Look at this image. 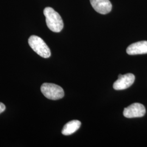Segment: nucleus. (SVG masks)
I'll use <instances>...</instances> for the list:
<instances>
[{"mask_svg": "<svg viewBox=\"0 0 147 147\" xmlns=\"http://www.w3.org/2000/svg\"><path fill=\"white\" fill-rule=\"evenodd\" d=\"M47 26L53 32H60L64 26L61 16L51 7H46L44 10Z\"/></svg>", "mask_w": 147, "mask_h": 147, "instance_id": "1", "label": "nucleus"}, {"mask_svg": "<svg viewBox=\"0 0 147 147\" xmlns=\"http://www.w3.org/2000/svg\"><path fill=\"white\" fill-rule=\"evenodd\" d=\"M28 44L32 50L40 56L45 58L50 57V50L41 38L37 36H31L28 39Z\"/></svg>", "mask_w": 147, "mask_h": 147, "instance_id": "2", "label": "nucleus"}, {"mask_svg": "<svg viewBox=\"0 0 147 147\" xmlns=\"http://www.w3.org/2000/svg\"><path fill=\"white\" fill-rule=\"evenodd\" d=\"M40 90L42 94L50 100H58L62 99L64 95L63 88L54 84L44 83L42 85Z\"/></svg>", "mask_w": 147, "mask_h": 147, "instance_id": "3", "label": "nucleus"}, {"mask_svg": "<svg viewBox=\"0 0 147 147\" xmlns=\"http://www.w3.org/2000/svg\"><path fill=\"white\" fill-rule=\"evenodd\" d=\"M146 114V109L140 103H134L124 109L123 115L127 118L142 117Z\"/></svg>", "mask_w": 147, "mask_h": 147, "instance_id": "4", "label": "nucleus"}, {"mask_svg": "<svg viewBox=\"0 0 147 147\" xmlns=\"http://www.w3.org/2000/svg\"><path fill=\"white\" fill-rule=\"evenodd\" d=\"M135 80V75L132 74L125 75L119 74L118 79L113 84V87L115 90H124L128 88L134 84Z\"/></svg>", "mask_w": 147, "mask_h": 147, "instance_id": "5", "label": "nucleus"}, {"mask_svg": "<svg viewBox=\"0 0 147 147\" xmlns=\"http://www.w3.org/2000/svg\"><path fill=\"white\" fill-rule=\"evenodd\" d=\"M90 2L95 11L101 14L110 13L112 5L109 0H90Z\"/></svg>", "mask_w": 147, "mask_h": 147, "instance_id": "6", "label": "nucleus"}, {"mask_svg": "<svg viewBox=\"0 0 147 147\" xmlns=\"http://www.w3.org/2000/svg\"><path fill=\"white\" fill-rule=\"evenodd\" d=\"M126 53L130 55L147 53V41H141L133 43L126 49Z\"/></svg>", "mask_w": 147, "mask_h": 147, "instance_id": "7", "label": "nucleus"}, {"mask_svg": "<svg viewBox=\"0 0 147 147\" xmlns=\"http://www.w3.org/2000/svg\"><path fill=\"white\" fill-rule=\"evenodd\" d=\"M81 121L78 120H73L67 123L62 130V133L64 135L68 136L76 131L81 126Z\"/></svg>", "mask_w": 147, "mask_h": 147, "instance_id": "8", "label": "nucleus"}, {"mask_svg": "<svg viewBox=\"0 0 147 147\" xmlns=\"http://www.w3.org/2000/svg\"><path fill=\"white\" fill-rule=\"evenodd\" d=\"M5 109V105H4L2 102H0V114L4 112Z\"/></svg>", "mask_w": 147, "mask_h": 147, "instance_id": "9", "label": "nucleus"}]
</instances>
